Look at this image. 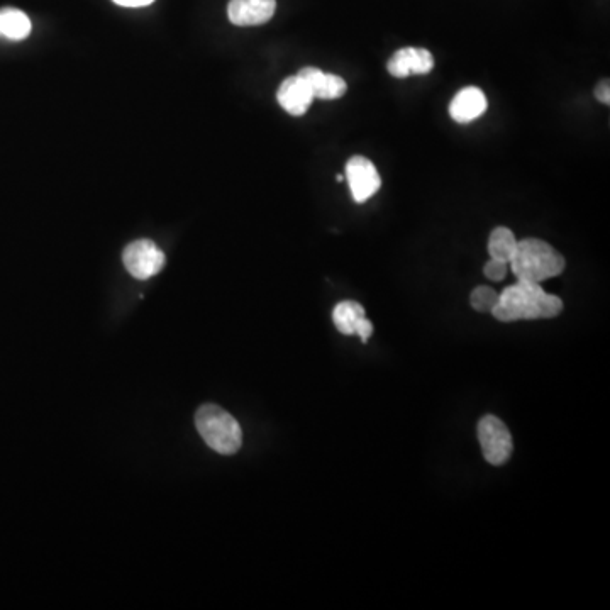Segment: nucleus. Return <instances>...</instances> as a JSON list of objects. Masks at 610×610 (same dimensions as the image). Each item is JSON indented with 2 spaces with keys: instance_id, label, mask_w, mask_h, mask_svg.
<instances>
[{
  "instance_id": "f257e3e1",
  "label": "nucleus",
  "mask_w": 610,
  "mask_h": 610,
  "mask_svg": "<svg viewBox=\"0 0 610 610\" xmlns=\"http://www.w3.org/2000/svg\"><path fill=\"white\" fill-rule=\"evenodd\" d=\"M563 311L560 297L544 292L541 283L517 280L499 294L494 307L495 319L500 322L531 321V319H553Z\"/></svg>"
},
{
  "instance_id": "f03ea898",
  "label": "nucleus",
  "mask_w": 610,
  "mask_h": 610,
  "mask_svg": "<svg viewBox=\"0 0 610 610\" xmlns=\"http://www.w3.org/2000/svg\"><path fill=\"white\" fill-rule=\"evenodd\" d=\"M509 265L517 280L541 283L563 273L565 258L546 241L529 238L517 241V248Z\"/></svg>"
},
{
  "instance_id": "7ed1b4c3",
  "label": "nucleus",
  "mask_w": 610,
  "mask_h": 610,
  "mask_svg": "<svg viewBox=\"0 0 610 610\" xmlns=\"http://www.w3.org/2000/svg\"><path fill=\"white\" fill-rule=\"evenodd\" d=\"M195 426L207 446L219 455H234L243 444L238 421L219 405H202L195 414Z\"/></svg>"
},
{
  "instance_id": "20e7f679",
  "label": "nucleus",
  "mask_w": 610,
  "mask_h": 610,
  "mask_svg": "<svg viewBox=\"0 0 610 610\" xmlns=\"http://www.w3.org/2000/svg\"><path fill=\"white\" fill-rule=\"evenodd\" d=\"M478 441L490 465H504L512 455V436L499 417L485 416L478 422Z\"/></svg>"
},
{
  "instance_id": "39448f33",
  "label": "nucleus",
  "mask_w": 610,
  "mask_h": 610,
  "mask_svg": "<svg viewBox=\"0 0 610 610\" xmlns=\"http://www.w3.org/2000/svg\"><path fill=\"white\" fill-rule=\"evenodd\" d=\"M124 267L134 278L148 280L165 267V255L150 239H139L129 244L122 253Z\"/></svg>"
},
{
  "instance_id": "423d86ee",
  "label": "nucleus",
  "mask_w": 610,
  "mask_h": 610,
  "mask_svg": "<svg viewBox=\"0 0 610 610\" xmlns=\"http://www.w3.org/2000/svg\"><path fill=\"white\" fill-rule=\"evenodd\" d=\"M346 180L350 185L353 200L358 204H365L366 200L372 199L382 187V177L372 161L365 156H353L346 163Z\"/></svg>"
},
{
  "instance_id": "0eeeda50",
  "label": "nucleus",
  "mask_w": 610,
  "mask_h": 610,
  "mask_svg": "<svg viewBox=\"0 0 610 610\" xmlns=\"http://www.w3.org/2000/svg\"><path fill=\"white\" fill-rule=\"evenodd\" d=\"M275 11L277 0H231L228 6L229 21L241 28L268 23Z\"/></svg>"
},
{
  "instance_id": "6e6552de",
  "label": "nucleus",
  "mask_w": 610,
  "mask_h": 610,
  "mask_svg": "<svg viewBox=\"0 0 610 610\" xmlns=\"http://www.w3.org/2000/svg\"><path fill=\"white\" fill-rule=\"evenodd\" d=\"M389 73L395 78H405L409 75H426L434 68V56L424 48H402L395 51L387 63Z\"/></svg>"
},
{
  "instance_id": "1a4fd4ad",
  "label": "nucleus",
  "mask_w": 610,
  "mask_h": 610,
  "mask_svg": "<svg viewBox=\"0 0 610 610\" xmlns=\"http://www.w3.org/2000/svg\"><path fill=\"white\" fill-rule=\"evenodd\" d=\"M277 100L290 116H304L314 102V94L304 78L295 75L283 80L277 92Z\"/></svg>"
},
{
  "instance_id": "9d476101",
  "label": "nucleus",
  "mask_w": 610,
  "mask_h": 610,
  "mask_svg": "<svg viewBox=\"0 0 610 610\" xmlns=\"http://www.w3.org/2000/svg\"><path fill=\"white\" fill-rule=\"evenodd\" d=\"M487 111V97L478 87H466L451 100L450 116L458 124L477 121Z\"/></svg>"
},
{
  "instance_id": "9b49d317",
  "label": "nucleus",
  "mask_w": 610,
  "mask_h": 610,
  "mask_svg": "<svg viewBox=\"0 0 610 610\" xmlns=\"http://www.w3.org/2000/svg\"><path fill=\"white\" fill-rule=\"evenodd\" d=\"M297 75L304 78L307 85L311 87L314 99H341L346 94V90H348V85H346L343 78L339 77V75H333V73H324L319 68H302Z\"/></svg>"
},
{
  "instance_id": "f8f14e48",
  "label": "nucleus",
  "mask_w": 610,
  "mask_h": 610,
  "mask_svg": "<svg viewBox=\"0 0 610 610\" xmlns=\"http://www.w3.org/2000/svg\"><path fill=\"white\" fill-rule=\"evenodd\" d=\"M31 34V19L19 9H0V38L23 41Z\"/></svg>"
},
{
  "instance_id": "ddd939ff",
  "label": "nucleus",
  "mask_w": 610,
  "mask_h": 610,
  "mask_svg": "<svg viewBox=\"0 0 610 610\" xmlns=\"http://www.w3.org/2000/svg\"><path fill=\"white\" fill-rule=\"evenodd\" d=\"M517 248V239L509 228H497L488 239V255L494 260L509 263Z\"/></svg>"
},
{
  "instance_id": "4468645a",
  "label": "nucleus",
  "mask_w": 610,
  "mask_h": 610,
  "mask_svg": "<svg viewBox=\"0 0 610 610\" xmlns=\"http://www.w3.org/2000/svg\"><path fill=\"white\" fill-rule=\"evenodd\" d=\"M363 316H365L363 305L353 302V300L339 302L333 311L334 324H336L339 333L344 334V336L355 334L356 322Z\"/></svg>"
},
{
  "instance_id": "2eb2a0df",
  "label": "nucleus",
  "mask_w": 610,
  "mask_h": 610,
  "mask_svg": "<svg viewBox=\"0 0 610 610\" xmlns=\"http://www.w3.org/2000/svg\"><path fill=\"white\" fill-rule=\"evenodd\" d=\"M497 302H499V292H495L490 287H477L470 295V304L477 312H490L492 314Z\"/></svg>"
},
{
  "instance_id": "dca6fc26",
  "label": "nucleus",
  "mask_w": 610,
  "mask_h": 610,
  "mask_svg": "<svg viewBox=\"0 0 610 610\" xmlns=\"http://www.w3.org/2000/svg\"><path fill=\"white\" fill-rule=\"evenodd\" d=\"M507 270H509V263L490 258V261H488L485 268H483V273H485V277H487L488 280H492V282H502L505 275H507Z\"/></svg>"
},
{
  "instance_id": "f3484780",
  "label": "nucleus",
  "mask_w": 610,
  "mask_h": 610,
  "mask_svg": "<svg viewBox=\"0 0 610 610\" xmlns=\"http://www.w3.org/2000/svg\"><path fill=\"white\" fill-rule=\"evenodd\" d=\"M355 334H358V336H360L361 341H363V343H366V341H368V339H370V336H372L373 334L372 322L368 321L365 316L360 317V319H358V322H356Z\"/></svg>"
},
{
  "instance_id": "a211bd4d",
  "label": "nucleus",
  "mask_w": 610,
  "mask_h": 610,
  "mask_svg": "<svg viewBox=\"0 0 610 610\" xmlns=\"http://www.w3.org/2000/svg\"><path fill=\"white\" fill-rule=\"evenodd\" d=\"M595 97L599 102L605 104V106H609L610 104V85L609 80H602L599 85H597V89H595Z\"/></svg>"
},
{
  "instance_id": "6ab92c4d",
  "label": "nucleus",
  "mask_w": 610,
  "mask_h": 610,
  "mask_svg": "<svg viewBox=\"0 0 610 610\" xmlns=\"http://www.w3.org/2000/svg\"><path fill=\"white\" fill-rule=\"evenodd\" d=\"M117 6L122 7H146L153 4L155 0H114Z\"/></svg>"
},
{
  "instance_id": "aec40b11",
  "label": "nucleus",
  "mask_w": 610,
  "mask_h": 610,
  "mask_svg": "<svg viewBox=\"0 0 610 610\" xmlns=\"http://www.w3.org/2000/svg\"><path fill=\"white\" fill-rule=\"evenodd\" d=\"M336 180H338V182H343V180H344L343 175H338V177H336Z\"/></svg>"
}]
</instances>
